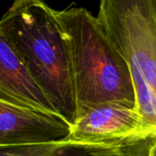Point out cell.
<instances>
[{"instance_id":"obj_7","label":"cell","mask_w":156,"mask_h":156,"mask_svg":"<svg viewBox=\"0 0 156 156\" xmlns=\"http://www.w3.org/2000/svg\"><path fill=\"white\" fill-rule=\"evenodd\" d=\"M152 136H133L106 143L64 141L42 144L0 146V156H148Z\"/></svg>"},{"instance_id":"obj_9","label":"cell","mask_w":156,"mask_h":156,"mask_svg":"<svg viewBox=\"0 0 156 156\" xmlns=\"http://www.w3.org/2000/svg\"><path fill=\"white\" fill-rule=\"evenodd\" d=\"M148 156H156V136L155 138H154V143L152 144V145H151V147H150Z\"/></svg>"},{"instance_id":"obj_8","label":"cell","mask_w":156,"mask_h":156,"mask_svg":"<svg viewBox=\"0 0 156 156\" xmlns=\"http://www.w3.org/2000/svg\"><path fill=\"white\" fill-rule=\"evenodd\" d=\"M128 62V61H127ZM130 65L135 94V109L144 122L156 131V93L141 74L136 65Z\"/></svg>"},{"instance_id":"obj_5","label":"cell","mask_w":156,"mask_h":156,"mask_svg":"<svg viewBox=\"0 0 156 156\" xmlns=\"http://www.w3.org/2000/svg\"><path fill=\"white\" fill-rule=\"evenodd\" d=\"M69 133L60 118L0 101V146L64 142Z\"/></svg>"},{"instance_id":"obj_3","label":"cell","mask_w":156,"mask_h":156,"mask_svg":"<svg viewBox=\"0 0 156 156\" xmlns=\"http://www.w3.org/2000/svg\"><path fill=\"white\" fill-rule=\"evenodd\" d=\"M97 18L156 93V0H102Z\"/></svg>"},{"instance_id":"obj_4","label":"cell","mask_w":156,"mask_h":156,"mask_svg":"<svg viewBox=\"0 0 156 156\" xmlns=\"http://www.w3.org/2000/svg\"><path fill=\"white\" fill-rule=\"evenodd\" d=\"M156 134L135 107L120 102L101 104L80 117L70 127L67 141L97 144Z\"/></svg>"},{"instance_id":"obj_6","label":"cell","mask_w":156,"mask_h":156,"mask_svg":"<svg viewBox=\"0 0 156 156\" xmlns=\"http://www.w3.org/2000/svg\"><path fill=\"white\" fill-rule=\"evenodd\" d=\"M0 101L61 119L1 29Z\"/></svg>"},{"instance_id":"obj_2","label":"cell","mask_w":156,"mask_h":156,"mask_svg":"<svg viewBox=\"0 0 156 156\" xmlns=\"http://www.w3.org/2000/svg\"><path fill=\"white\" fill-rule=\"evenodd\" d=\"M0 29L61 119L74 125L71 63L54 9L40 0L15 1L1 17Z\"/></svg>"},{"instance_id":"obj_1","label":"cell","mask_w":156,"mask_h":156,"mask_svg":"<svg viewBox=\"0 0 156 156\" xmlns=\"http://www.w3.org/2000/svg\"><path fill=\"white\" fill-rule=\"evenodd\" d=\"M54 15L69 54L77 120L103 103L135 107L130 65L97 16L84 7L54 10Z\"/></svg>"}]
</instances>
